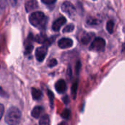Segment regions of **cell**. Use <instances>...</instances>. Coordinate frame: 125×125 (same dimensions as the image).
<instances>
[{
  "instance_id": "obj_1",
  "label": "cell",
  "mask_w": 125,
  "mask_h": 125,
  "mask_svg": "<svg viewBox=\"0 0 125 125\" xmlns=\"http://www.w3.org/2000/svg\"><path fill=\"white\" fill-rule=\"evenodd\" d=\"M30 23L40 30H44L47 25V17L40 11H36L30 14L29 16Z\"/></svg>"
},
{
  "instance_id": "obj_2",
  "label": "cell",
  "mask_w": 125,
  "mask_h": 125,
  "mask_svg": "<svg viewBox=\"0 0 125 125\" xmlns=\"http://www.w3.org/2000/svg\"><path fill=\"white\" fill-rule=\"evenodd\" d=\"M21 120V112L16 107L10 108L5 115V122L9 125L20 124Z\"/></svg>"
},
{
  "instance_id": "obj_3",
  "label": "cell",
  "mask_w": 125,
  "mask_h": 125,
  "mask_svg": "<svg viewBox=\"0 0 125 125\" xmlns=\"http://www.w3.org/2000/svg\"><path fill=\"white\" fill-rule=\"evenodd\" d=\"M105 48V40L102 37H96L92 42L89 50L94 52H103Z\"/></svg>"
},
{
  "instance_id": "obj_4",
  "label": "cell",
  "mask_w": 125,
  "mask_h": 125,
  "mask_svg": "<svg viewBox=\"0 0 125 125\" xmlns=\"http://www.w3.org/2000/svg\"><path fill=\"white\" fill-rule=\"evenodd\" d=\"M62 10L70 18H73L75 15L76 11L75 6L70 1L63 2V4H62Z\"/></svg>"
},
{
  "instance_id": "obj_5",
  "label": "cell",
  "mask_w": 125,
  "mask_h": 125,
  "mask_svg": "<svg viewBox=\"0 0 125 125\" xmlns=\"http://www.w3.org/2000/svg\"><path fill=\"white\" fill-rule=\"evenodd\" d=\"M47 53H48V47L44 45L42 47H39L36 49V51H35V56H36V59L38 62H42L46 55H47Z\"/></svg>"
},
{
  "instance_id": "obj_6",
  "label": "cell",
  "mask_w": 125,
  "mask_h": 125,
  "mask_svg": "<svg viewBox=\"0 0 125 125\" xmlns=\"http://www.w3.org/2000/svg\"><path fill=\"white\" fill-rule=\"evenodd\" d=\"M73 45V41L70 38H67V37L62 38L58 42V46L63 49L71 48Z\"/></svg>"
},
{
  "instance_id": "obj_7",
  "label": "cell",
  "mask_w": 125,
  "mask_h": 125,
  "mask_svg": "<svg viewBox=\"0 0 125 125\" xmlns=\"http://www.w3.org/2000/svg\"><path fill=\"white\" fill-rule=\"evenodd\" d=\"M94 35V34L93 33H86L84 31H82V32H81V35L78 36V39L82 44L86 45L90 42Z\"/></svg>"
},
{
  "instance_id": "obj_8",
  "label": "cell",
  "mask_w": 125,
  "mask_h": 125,
  "mask_svg": "<svg viewBox=\"0 0 125 125\" xmlns=\"http://www.w3.org/2000/svg\"><path fill=\"white\" fill-rule=\"evenodd\" d=\"M67 21H66V18L63 16L57 18L52 24V29L55 31H59V29H61V27L64 25L66 23Z\"/></svg>"
},
{
  "instance_id": "obj_9",
  "label": "cell",
  "mask_w": 125,
  "mask_h": 125,
  "mask_svg": "<svg viewBox=\"0 0 125 125\" xmlns=\"http://www.w3.org/2000/svg\"><path fill=\"white\" fill-rule=\"evenodd\" d=\"M55 89L56 92L59 94H63L66 92L67 90V84L64 80L60 79L58 81L56 82L55 83Z\"/></svg>"
},
{
  "instance_id": "obj_10",
  "label": "cell",
  "mask_w": 125,
  "mask_h": 125,
  "mask_svg": "<svg viewBox=\"0 0 125 125\" xmlns=\"http://www.w3.org/2000/svg\"><path fill=\"white\" fill-rule=\"evenodd\" d=\"M38 7H39L38 2L36 0H28L25 4L26 11L28 12L37 9Z\"/></svg>"
},
{
  "instance_id": "obj_11",
  "label": "cell",
  "mask_w": 125,
  "mask_h": 125,
  "mask_svg": "<svg viewBox=\"0 0 125 125\" xmlns=\"http://www.w3.org/2000/svg\"><path fill=\"white\" fill-rule=\"evenodd\" d=\"M43 111H44V110H43V108L42 106H35L32 109L31 115L32 117H34L35 119H38L40 116V115L42 114Z\"/></svg>"
},
{
  "instance_id": "obj_12",
  "label": "cell",
  "mask_w": 125,
  "mask_h": 125,
  "mask_svg": "<svg viewBox=\"0 0 125 125\" xmlns=\"http://www.w3.org/2000/svg\"><path fill=\"white\" fill-rule=\"evenodd\" d=\"M31 95H32V98L35 100H38L42 97V92L37 89V88H32L31 89Z\"/></svg>"
},
{
  "instance_id": "obj_13",
  "label": "cell",
  "mask_w": 125,
  "mask_h": 125,
  "mask_svg": "<svg viewBox=\"0 0 125 125\" xmlns=\"http://www.w3.org/2000/svg\"><path fill=\"white\" fill-rule=\"evenodd\" d=\"M114 22L112 20H110L108 21L107 24H106V29L108 31L109 34H113L114 33Z\"/></svg>"
},
{
  "instance_id": "obj_14",
  "label": "cell",
  "mask_w": 125,
  "mask_h": 125,
  "mask_svg": "<svg viewBox=\"0 0 125 125\" xmlns=\"http://www.w3.org/2000/svg\"><path fill=\"white\" fill-rule=\"evenodd\" d=\"M39 124L40 125H50V119L48 115H44L41 117Z\"/></svg>"
},
{
  "instance_id": "obj_15",
  "label": "cell",
  "mask_w": 125,
  "mask_h": 125,
  "mask_svg": "<svg viewBox=\"0 0 125 125\" xmlns=\"http://www.w3.org/2000/svg\"><path fill=\"white\" fill-rule=\"evenodd\" d=\"M87 24L90 25V26H93V25H98L100 23V21L99 19H97L94 17H91L87 19L86 21Z\"/></svg>"
},
{
  "instance_id": "obj_16",
  "label": "cell",
  "mask_w": 125,
  "mask_h": 125,
  "mask_svg": "<svg viewBox=\"0 0 125 125\" xmlns=\"http://www.w3.org/2000/svg\"><path fill=\"white\" fill-rule=\"evenodd\" d=\"M48 98L50 100V105L51 108H53V103H54V95L53 94V92L51 90H48Z\"/></svg>"
},
{
  "instance_id": "obj_17",
  "label": "cell",
  "mask_w": 125,
  "mask_h": 125,
  "mask_svg": "<svg viewBox=\"0 0 125 125\" xmlns=\"http://www.w3.org/2000/svg\"><path fill=\"white\" fill-rule=\"evenodd\" d=\"M75 29V26L73 23L69 24L67 26H66L64 29H63V32L64 33H68V32H72Z\"/></svg>"
},
{
  "instance_id": "obj_18",
  "label": "cell",
  "mask_w": 125,
  "mask_h": 125,
  "mask_svg": "<svg viewBox=\"0 0 125 125\" xmlns=\"http://www.w3.org/2000/svg\"><path fill=\"white\" fill-rule=\"evenodd\" d=\"M77 89H78V81L74 82L72 86V94L73 97V99H75L76 94H77Z\"/></svg>"
},
{
  "instance_id": "obj_19",
  "label": "cell",
  "mask_w": 125,
  "mask_h": 125,
  "mask_svg": "<svg viewBox=\"0 0 125 125\" xmlns=\"http://www.w3.org/2000/svg\"><path fill=\"white\" fill-rule=\"evenodd\" d=\"M33 49H34V46H33L32 44L26 45V46H25V51H24L25 55H29V54H30V53L32 52Z\"/></svg>"
},
{
  "instance_id": "obj_20",
  "label": "cell",
  "mask_w": 125,
  "mask_h": 125,
  "mask_svg": "<svg viewBox=\"0 0 125 125\" xmlns=\"http://www.w3.org/2000/svg\"><path fill=\"white\" fill-rule=\"evenodd\" d=\"M61 116L63 118V119H68L70 116V111L69 109H65L63 111V112L61 114Z\"/></svg>"
},
{
  "instance_id": "obj_21",
  "label": "cell",
  "mask_w": 125,
  "mask_h": 125,
  "mask_svg": "<svg viewBox=\"0 0 125 125\" xmlns=\"http://www.w3.org/2000/svg\"><path fill=\"white\" fill-rule=\"evenodd\" d=\"M57 64V61L56 59H51L49 61V63H48V67H53L54 66H56Z\"/></svg>"
},
{
  "instance_id": "obj_22",
  "label": "cell",
  "mask_w": 125,
  "mask_h": 125,
  "mask_svg": "<svg viewBox=\"0 0 125 125\" xmlns=\"http://www.w3.org/2000/svg\"><path fill=\"white\" fill-rule=\"evenodd\" d=\"M41 1L45 4H53L56 1V0H41Z\"/></svg>"
},
{
  "instance_id": "obj_23",
  "label": "cell",
  "mask_w": 125,
  "mask_h": 125,
  "mask_svg": "<svg viewBox=\"0 0 125 125\" xmlns=\"http://www.w3.org/2000/svg\"><path fill=\"white\" fill-rule=\"evenodd\" d=\"M0 109H1V111H0V114H1L0 119H1V118H2V116H3V114H4V105H3L2 104H1V108H0Z\"/></svg>"
},
{
  "instance_id": "obj_24",
  "label": "cell",
  "mask_w": 125,
  "mask_h": 125,
  "mask_svg": "<svg viewBox=\"0 0 125 125\" xmlns=\"http://www.w3.org/2000/svg\"><path fill=\"white\" fill-rule=\"evenodd\" d=\"M18 1V0H10V2L12 6H15L17 4Z\"/></svg>"
},
{
  "instance_id": "obj_25",
  "label": "cell",
  "mask_w": 125,
  "mask_h": 125,
  "mask_svg": "<svg viewBox=\"0 0 125 125\" xmlns=\"http://www.w3.org/2000/svg\"><path fill=\"white\" fill-rule=\"evenodd\" d=\"M76 68H77L76 71H77V73H79V70H80V69H81V63H80V62H78V65H77Z\"/></svg>"
},
{
  "instance_id": "obj_26",
  "label": "cell",
  "mask_w": 125,
  "mask_h": 125,
  "mask_svg": "<svg viewBox=\"0 0 125 125\" xmlns=\"http://www.w3.org/2000/svg\"></svg>"
}]
</instances>
